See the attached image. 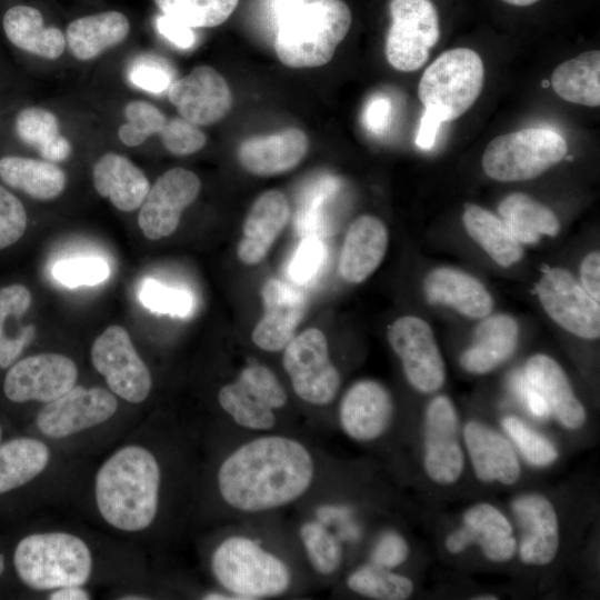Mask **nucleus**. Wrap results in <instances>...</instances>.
Listing matches in <instances>:
<instances>
[{"label":"nucleus","instance_id":"nucleus-6","mask_svg":"<svg viewBox=\"0 0 600 600\" xmlns=\"http://www.w3.org/2000/svg\"><path fill=\"white\" fill-rule=\"evenodd\" d=\"M218 403L244 436L284 430L279 412L288 403V393L277 374L262 363L242 367L233 381L219 389Z\"/></svg>","mask_w":600,"mask_h":600},{"label":"nucleus","instance_id":"nucleus-57","mask_svg":"<svg viewBox=\"0 0 600 600\" xmlns=\"http://www.w3.org/2000/svg\"><path fill=\"white\" fill-rule=\"evenodd\" d=\"M51 600H88L89 593L81 587H63L50 594Z\"/></svg>","mask_w":600,"mask_h":600},{"label":"nucleus","instance_id":"nucleus-8","mask_svg":"<svg viewBox=\"0 0 600 600\" xmlns=\"http://www.w3.org/2000/svg\"><path fill=\"white\" fill-rule=\"evenodd\" d=\"M483 79V62L476 51L450 49L424 70L418 96L424 107L439 109L450 121L471 108L481 92Z\"/></svg>","mask_w":600,"mask_h":600},{"label":"nucleus","instance_id":"nucleus-47","mask_svg":"<svg viewBox=\"0 0 600 600\" xmlns=\"http://www.w3.org/2000/svg\"><path fill=\"white\" fill-rule=\"evenodd\" d=\"M324 246L318 237H304L289 264L291 280L299 284L311 281L320 271L324 262Z\"/></svg>","mask_w":600,"mask_h":600},{"label":"nucleus","instance_id":"nucleus-26","mask_svg":"<svg viewBox=\"0 0 600 600\" xmlns=\"http://www.w3.org/2000/svg\"><path fill=\"white\" fill-rule=\"evenodd\" d=\"M309 147L306 133L288 128L274 134L252 137L238 149V160L243 169L256 176H274L297 167Z\"/></svg>","mask_w":600,"mask_h":600},{"label":"nucleus","instance_id":"nucleus-60","mask_svg":"<svg viewBox=\"0 0 600 600\" xmlns=\"http://www.w3.org/2000/svg\"><path fill=\"white\" fill-rule=\"evenodd\" d=\"M473 599H478V600H497L498 597L496 594H479L478 597H474Z\"/></svg>","mask_w":600,"mask_h":600},{"label":"nucleus","instance_id":"nucleus-56","mask_svg":"<svg viewBox=\"0 0 600 600\" xmlns=\"http://www.w3.org/2000/svg\"><path fill=\"white\" fill-rule=\"evenodd\" d=\"M581 286L597 301L600 300V253L587 254L580 267Z\"/></svg>","mask_w":600,"mask_h":600},{"label":"nucleus","instance_id":"nucleus-7","mask_svg":"<svg viewBox=\"0 0 600 600\" xmlns=\"http://www.w3.org/2000/svg\"><path fill=\"white\" fill-rule=\"evenodd\" d=\"M566 140L556 131L529 128L492 139L482 156V168L497 181L537 178L564 158Z\"/></svg>","mask_w":600,"mask_h":600},{"label":"nucleus","instance_id":"nucleus-62","mask_svg":"<svg viewBox=\"0 0 600 600\" xmlns=\"http://www.w3.org/2000/svg\"><path fill=\"white\" fill-rule=\"evenodd\" d=\"M1 438H2V430H1V427H0V444H1Z\"/></svg>","mask_w":600,"mask_h":600},{"label":"nucleus","instance_id":"nucleus-59","mask_svg":"<svg viewBox=\"0 0 600 600\" xmlns=\"http://www.w3.org/2000/svg\"><path fill=\"white\" fill-rule=\"evenodd\" d=\"M501 1L511 6H516V7H528V6L537 3L540 0H501Z\"/></svg>","mask_w":600,"mask_h":600},{"label":"nucleus","instance_id":"nucleus-36","mask_svg":"<svg viewBox=\"0 0 600 600\" xmlns=\"http://www.w3.org/2000/svg\"><path fill=\"white\" fill-rule=\"evenodd\" d=\"M551 86L568 102L599 107L600 51H586L559 64L551 76Z\"/></svg>","mask_w":600,"mask_h":600},{"label":"nucleus","instance_id":"nucleus-27","mask_svg":"<svg viewBox=\"0 0 600 600\" xmlns=\"http://www.w3.org/2000/svg\"><path fill=\"white\" fill-rule=\"evenodd\" d=\"M388 230L377 217L364 214L349 227L342 244L339 271L351 283L364 281L380 266L388 248Z\"/></svg>","mask_w":600,"mask_h":600},{"label":"nucleus","instance_id":"nucleus-37","mask_svg":"<svg viewBox=\"0 0 600 600\" xmlns=\"http://www.w3.org/2000/svg\"><path fill=\"white\" fill-rule=\"evenodd\" d=\"M469 236L501 267H510L523 254L521 243L503 221L477 204H467L462 216Z\"/></svg>","mask_w":600,"mask_h":600},{"label":"nucleus","instance_id":"nucleus-17","mask_svg":"<svg viewBox=\"0 0 600 600\" xmlns=\"http://www.w3.org/2000/svg\"><path fill=\"white\" fill-rule=\"evenodd\" d=\"M200 189L198 176L184 168H172L161 174L140 207L138 224L143 236L159 240L172 234L182 211L196 200Z\"/></svg>","mask_w":600,"mask_h":600},{"label":"nucleus","instance_id":"nucleus-18","mask_svg":"<svg viewBox=\"0 0 600 600\" xmlns=\"http://www.w3.org/2000/svg\"><path fill=\"white\" fill-rule=\"evenodd\" d=\"M478 546L491 562L506 563L517 554V538L507 516L494 504L478 502L462 514V524L444 540L450 554H460L471 546Z\"/></svg>","mask_w":600,"mask_h":600},{"label":"nucleus","instance_id":"nucleus-38","mask_svg":"<svg viewBox=\"0 0 600 600\" xmlns=\"http://www.w3.org/2000/svg\"><path fill=\"white\" fill-rule=\"evenodd\" d=\"M48 447L32 438H17L0 444V494L19 488L47 467Z\"/></svg>","mask_w":600,"mask_h":600},{"label":"nucleus","instance_id":"nucleus-49","mask_svg":"<svg viewBox=\"0 0 600 600\" xmlns=\"http://www.w3.org/2000/svg\"><path fill=\"white\" fill-rule=\"evenodd\" d=\"M410 556V546L402 533L394 529L380 532L369 552L370 562L397 570Z\"/></svg>","mask_w":600,"mask_h":600},{"label":"nucleus","instance_id":"nucleus-1","mask_svg":"<svg viewBox=\"0 0 600 600\" xmlns=\"http://www.w3.org/2000/svg\"><path fill=\"white\" fill-rule=\"evenodd\" d=\"M327 461L288 430L240 437L216 472L217 493L237 521L271 516L309 499L323 483Z\"/></svg>","mask_w":600,"mask_h":600},{"label":"nucleus","instance_id":"nucleus-44","mask_svg":"<svg viewBox=\"0 0 600 600\" xmlns=\"http://www.w3.org/2000/svg\"><path fill=\"white\" fill-rule=\"evenodd\" d=\"M139 300L149 310L170 316L187 317L192 310V297L182 289L170 288L146 279L139 289Z\"/></svg>","mask_w":600,"mask_h":600},{"label":"nucleus","instance_id":"nucleus-5","mask_svg":"<svg viewBox=\"0 0 600 600\" xmlns=\"http://www.w3.org/2000/svg\"><path fill=\"white\" fill-rule=\"evenodd\" d=\"M13 562L19 578L38 590L81 587L92 569L84 541L64 532L23 538L16 548Z\"/></svg>","mask_w":600,"mask_h":600},{"label":"nucleus","instance_id":"nucleus-46","mask_svg":"<svg viewBox=\"0 0 600 600\" xmlns=\"http://www.w3.org/2000/svg\"><path fill=\"white\" fill-rule=\"evenodd\" d=\"M160 136L166 149L176 156L194 153L207 142L206 133L183 118L167 120Z\"/></svg>","mask_w":600,"mask_h":600},{"label":"nucleus","instance_id":"nucleus-61","mask_svg":"<svg viewBox=\"0 0 600 600\" xmlns=\"http://www.w3.org/2000/svg\"><path fill=\"white\" fill-rule=\"evenodd\" d=\"M3 570H4V559L2 554H0V576L3 572Z\"/></svg>","mask_w":600,"mask_h":600},{"label":"nucleus","instance_id":"nucleus-13","mask_svg":"<svg viewBox=\"0 0 600 600\" xmlns=\"http://www.w3.org/2000/svg\"><path fill=\"white\" fill-rule=\"evenodd\" d=\"M91 361L106 378L109 389L120 398L140 403L149 396L152 386L150 371L124 328L108 327L91 347Z\"/></svg>","mask_w":600,"mask_h":600},{"label":"nucleus","instance_id":"nucleus-14","mask_svg":"<svg viewBox=\"0 0 600 600\" xmlns=\"http://www.w3.org/2000/svg\"><path fill=\"white\" fill-rule=\"evenodd\" d=\"M537 291L544 311L560 327L583 339L599 338V301L568 270H547Z\"/></svg>","mask_w":600,"mask_h":600},{"label":"nucleus","instance_id":"nucleus-29","mask_svg":"<svg viewBox=\"0 0 600 600\" xmlns=\"http://www.w3.org/2000/svg\"><path fill=\"white\" fill-rule=\"evenodd\" d=\"M424 292L431 303L450 306L469 318H484L493 307L491 294L479 280L453 268H437L429 272Z\"/></svg>","mask_w":600,"mask_h":600},{"label":"nucleus","instance_id":"nucleus-19","mask_svg":"<svg viewBox=\"0 0 600 600\" xmlns=\"http://www.w3.org/2000/svg\"><path fill=\"white\" fill-rule=\"evenodd\" d=\"M118 409L116 397L107 389L73 387L47 402L36 422L50 438H64L110 419Z\"/></svg>","mask_w":600,"mask_h":600},{"label":"nucleus","instance_id":"nucleus-3","mask_svg":"<svg viewBox=\"0 0 600 600\" xmlns=\"http://www.w3.org/2000/svg\"><path fill=\"white\" fill-rule=\"evenodd\" d=\"M161 470L154 456L139 446L113 453L96 477V501L102 518L122 531L148 528L158 512Z\"/></svg>","mask_w":600,"mask_h":600},{"label":"nucleus","instance_id":"nucleus-51","mask_svg":"<svg viewBox=\"0 0 600 600\" xmlns=\"http://www.w3.org/2000/svg\"><path fill=\"white\" fill-rule=\"evenodd\" d=\"M31 304V293L22 284L14 283L0 289V338L7 331L9 319L23 317Z\"/></svg>","mask_w":600,"mask_h":600},{"label":"nucleus","instance_id":"nucleus-32","mask_svg":"<svg viewBox=\"0 0 600 600\" xmlns=\"http://www.w3.org/2000/svg\"><path fill=\"white\" fill-rule=\"evenodd\" d=\"M130 22L120 11H103L71 21L66 30L70 52L80 61L96 59L128 37Z\"/></svg>","mask_w":600,"mask_h":600},{"label":"nucleus","instance_id":"nucleus-21","mask_svg":"<svg viewBox=\"0 0 600 600\" xmlns=\"http://www.w3.org/2000/svg\"><path fill=\"white\" fill-rule=\"evenodd\" d=\"M168 99L181 118L196 126L220 121L230 110L232 96L226 79L212 67L199 66L168 88Z\"/></svg>","mask_w":600,"mask_h":600},{"label":"nucleus","instance_id":"nucleus-35","mask_svg":"<svg viewBox=\"0 0 600 600\" xmlns=\"http://www.w3.org/2000/svg\"><path fill=\"white\" fill-rule=\"evenodd\" d=\"M500 219L520 243H536L542 236H557L560 222L554 212L528 194L516 192L499 204Z\"/></svg>","mask_w":600,"mask_h":600},{"label":"nucleus","instance_id":"nucleus-10","mask_svg":"<svg viewBox=\"0 0 600 600\" xmlns=\"http://www.w3.org/2000/svg\"><path fill=\"white\" fill-rule=\"evenodd\" d=\"M386 40L388 62L409 72L421 68L440 36L439 17L430 0H391Z\"/></svg>","mask_w":600,"mask_h":600},{"label":"nucleus","instance_id":"nucleus-4","mask_svg":"<svg viewBox=\"0 0 600 600\" xmlns=\"http://www.w3.org/2000/svg\"><path fill=\"white\" fill-rule=\"evenodd\" d=\"M351 21V11L342 0L303 2L277 23L276 53L291 68L323 66L332 59Z\"/></svg>","mask_w":600,"mask_h":600},{"label":"nucleus","instance_id":"nucleus-28","mask_svg":"<svg viewBox=\"0 0 600 600\" xmlns=\"http://www.w3.org/2000/svg\"><path fill=\"white\" fill-rule=\"evenodd\" d=\"M92 180L97 192L124 212L140 208L150 190L149 180L141 169L116 152H107L97 160Z\"/></svg>","mask_w":600,"mask_h":600},{"label":"nucleus","instance_id":"nucleus-20","mask_svg":"<svg viewBox=\"0 0 600 600\" xmlns=\"http://www.w3.org/2000/svg\"><path fill=\"white\" fill-rule=\"evenodd\" d=\"M520 530L517 554L530 567H546L557 557L560 524L552 502L543 494L527 492L511 503Z\"/></svg>","mask_w":600,"mask_h":600},{"label":"nucleus","instance_id":"nucleus-45","mask_svg":"<svg viewBox=\"0 0 600 600\" xmlns=\"http://www.w3.org/2000/svg\"><path fill=\"white\" fill-rule=\"evenodd\" d=\"M109 274L108 263L103 259L94 257L63 260L52 268V276L56 280L69 288L98 284L107 280Z\"/></svg>","mask_w":600,"mask_h":600},{"label":"nucleus","instance_id":"nucleus-55","mask_svg":"<svg viewBox=\"0 0 600 600\" xmlns=\"http://www.w3.org/2000/svg\"><path fill=\"white\" fill-rule=\"evenodd\" d=\"M424 108L426 110L420 121L416 143L419 148L429 150L434 143L441 122L447 120L446 116L439 109L431 106Z\"/></svg>","mask_w":600,"mask_h":600},{"label":"nucleus","instance_id":"nucleus-58","mask_svg":"<svg viewBox=\"0 0 600 600\" xmlns=\"http://www.w3.org/2000/svg\"><path fill=\"white\" fill-rule=\"evenodd\" d=\"M303 2V0H277L274 6L277 23L300 7Z\"/></svg>","mask_w":600,"mask_h":600},{"label":"nucleus","instance_id":"nucleus-42","mask_svg":"<svg viewBox=\"0 0 600 600\" xmlns=\"http://www.w3.org/2000/svg\"><path fill=\"white\" fill-rule=\"evenodd\" d=\"M127 122L118 130L120 141L128 147L140 146L154 133L162 131L167 118L153 104L143 100L128 102L123 109Z\"/></svg>","mask_w":600,"mask_h":600},{"label":"nucleus","instance_id":"nucleus-16","mask_svg":"<svg viewBox=\"0 0 600 600\" xmlns=\"http://www.w3.org/2000/svg\"><path fill=\"white\" fill-rule=\"evenodd\" d=\"M78 369L68 357L41 353L14 363L3 381L6 397L13 402H50L76 386Z\"/></svg>","mask_w":600,"mask_h":600},{"label":"nucleus","instance_id":"nucleus-11","mask_svg":"<svg viewBox=\"0 0 600 600\" xmlns=\"http://www.w3.org/2000/svg\"><path fill=\"white\" fill-rule=\"evenodd\" d=\"M422 466L428 478L439 486H451L462 476L464 448L460 419L453 401L444 394L426 407L422 426Z\"/></svg>","mask_w":600,"mask_h":600},{"label":"nucleus","instance_id":"nucleus-22","mask_svg":"<svg viewBox=\"0 0 600 600\" xmlns=\"http://www.w3.org/2000/svg\"><path fill=\"white\" fill-rule=\"evenodd\" d=\"M461 434L464 451L479 481L501 486L518 482L521 463L504 433L483 421L469 420L461 428Z\"/></svg>","mask_w":600,"mask_h":600},{"label":"nucleus","instance_id":"nucleus-15","mask_svg":"<svg viewBox=\"0 0 600 600\" xmlns=\"http://www.w3.org/2000/svg\"><path fill=\"white\" fill-rule=\"evenodd\" d=\"M393 417L394 402L390 391L373 379L353 382L340 399L337 412L342 433L361 444L381 439L391 428Z\"/></svg>","mask_w":600,"mask_h":600},{"label":"nucleus","instance_id":"nucleus-50","mask_svg":"<svg viewBox=\"0 0 600 600\" xmlns=\"http://www.w3.org/2000/svg\"><path fill=\"white\" fill-rule=\"evenodd\" d=\"M129 79L134 86L152 93L163 92L173 82L170 67L154 57L138 59L129 70Z\"/></svg>","mask_w":600,"mask_h":600},{"label":"nucleus","instance_id":"nucleus-24","mask_svg":"<svg viewBox=\"0 0 600 600\" xmlns=\"http://www.w3.org/2000/svg\"><path fill=\"white\" fill-rule=\"evenodd\" d=\"M523 374L544 399L550 414L563 428L578 430L586 423V408L576 396L567 373L553 358L543 353L530 357Z\"/></svg>","mask_w":600,"mask_h":600},{"label":"nucleus","instance_id":"nucleus-12","mask_svg":"<svg viewBox=\"0 0 600 600\" xmlns=\"http://www.w3.org/2000/svg\"><path fill=\"white\" fill-rule=\"evenodd\" d=\"M388 341L413 389L432 393L443 386L444 361L432 329L424 320L414 316L398 318L388 327Z\"/></svg>","mask_w":600,"mask_h":600},{"label":"nucleus","instance_id":"nucleus-39","mask_svg":"<svg viewBox=\"0 0 600 600\" xmlns=\"http://www.w3.org/2000/svg\"><path fill=\"white\" fill-rule=\"evenodd\" d=\"M344 582L352 593L373 600H406L414 591L409 577L370 561L353 568Z\"/></svg>","mask_w":600,"mask_h":600},{"label":"nucleus","instance_id":"nucleus-2","mask_svg":"<svg viewBox=\"0 0 600 600\" xmlns=\"http://www.w3.org/2000/svg\"><path fill=\"white\" fill-rule=\"evenodd\" d=\"M210 570L219 588L236 600L282 598L300 587L298 561L267 533L251 528L236 527L217 543Z\"/></svg>","mask_w":600,"mask_h":600},{"label":"nucleus","instance_id":"nucleus-52","mask_svg":"<svg viewBox=\"0 0 600 600\" xmlns=\"http://www.w3.org/2000/svg\"><path fill=\"white\" fill-rule=\"evenodd\" d=\"M512 382L517 394L533 417L537 419H547L551 416L547 402L529 383L524 374H516Z\"/></svg>","mask_w":600,"mask_h":600},{"label":"nucleus","instance_id":"nucleus-33","mask_svg":"<svg viewBox=\"0 0 600 600\" xmlns=\"http://www.w3.org/2000/svg\"><path fill=\"white\" fill-rule=\"evenodd\" d=\"M1 180L37 200H52L66 188L64 171L47 160L8 156L0 159Z\"/></svg>","mask_w":600,"mask_h":600},{"label":"nucleus","instance_id":"nucleus-48","mask_svg":"<svg viewBox=\"0 0 600 600\" xmlns=\"http://www.w3.org/2000/svg\"><path fill=\"white\" fill-rule=\"evenodd\" d=\"M27 222L22 202L0 186V250L16 243L23 236Z\"/></svg>","mask_w":600,"mask_h":600},{"label":"nucleus","instance_id":"nucleus-25","mask_svg":"<svg viewBox=\"0 0 600 600\" xmlns=\"http://www.w3.org/2000/svg\"><path fill=\"white\" fill-rule=\"evenodd\" d=\"M290 218L287 197L279 190L261 193L252 203L242 228L238 257L244 264L259 263L269 252Z\"/></svg>","mask_w":600,"mask_h":600},{"label":"nucleus","instance_id":"nucleus-34","mask_svg":"<svg viewBox=\"0 0 600 600\" xmlns=\"http://www.w3.org/2000/svg\"><path fill=\"white\" fill-rule=\"evenodd\" d=\"M296 539L308 569L317 578H333L344 562V543L321 521L306 516L296 528Z\"/></svg>","mask_w":600,"mask_h":600},{"label":"nucleus","instance_id":"nucleus-31","mask_svg":"<svg viewBox=\"0 0 600 600\" xmlns=\"http://www.w3.org/2000/svg\"><path fill=\"white\" fill-rule=\"evenodd\" d=\"M8 40L17 48L44 59H58L66 49V36L47 27L40 10L28 4L10 7L2 17Z\"/></svg>","mask_w":600,"mask_h":600},{"label":"nucleus","instance_id":"nucleus-53","mask_svg":"<svg viewBox=\"0 0 600 600\" xmlns=\"http://www.w3.org/2000/svg\"><path fill=\"white\" fill-rule=\"evenodd\" d=\"M390 116L391 103L389 99L377 97L367 104L363 112V123L372 133L381 134L389 126Z\"/></svg>","mask_w":600,"mask_h":600},{"label":"nucleus","instance_id":"nucleus-43","mask_svg":"<svg viewBox=\"0 0 600 600\" xmlns=\"http://www.w3.org/2000/svg\"><path fill=\"white\" fill-rule=\"evenodd\" d=\"M18 138L40 153L60 134L56 114L41 107H28L19 111L14 119Z\"/></svg>","mask_w":600,"mask_h":600},{"label":"nucleus","instance_id":"nucleus-41","mask_svg":"<svg viewBox=\"0 0 600 600\" xmlns=\"http://www.w3.org/2000/svg\"><path fill=\"white\" fill-rule=\"evenodd\" d=\"M504 434L522 458L532 467L546 468L559 457L556 444L519 417L508 414L501 420Z\"/></svg>","mask_w":600,"mask_h":600},{"label":"nucleus","instance_id":"nucleus-54","mask_svg":"<svg viewBox=\"0 0 600 600\" xmlns=\"http://www.w3.org/2000/svg\"><path fill=\"white\" fill-rule=\"evenodd\" d=\"M157 28L164 38L178 48L189 49L194 43L196 37L192 28L166 14L158 18Z\"/></svg>","mask_w":600,"mask_h":600},{"label":"nucleus","instance_id":"nucleus-40","mask_svg":"<svg viewBox=\"0 0 600 600\" xmlns=\"http://www.w3.org/2000/svg\"><path fill=\"white\" fill-rule=\"evenodd\" d=\"M163 14L190 28H212L223 23L239 0H154Z\"/></svg>","mask_w":600,"mask_h":600},{"label":"nucleus","instance_id":"nucleus-9","mask_svg":"<svg viewBox=\"0 0 600 600\" xmlns=\"http://www.w3.org/2000/svg\"><path fill=\"white\" fill-rule=\"evenodd\" d=\"M282 366L301 401L324 407L337 397L341 376L321 330L309 328L294 336L283 349Z\"/></svg>","mask_w":600,"mask_h":600},{"label":"nucleus","instance_id":"nucleus-30","mask_svg":"<svg viewBox=\"0 0 600 600\" xmlns=\"http://www.w3.org/2000/svg\"><path fill=\"white\" fill-rule=\"evenodd\" d=\"M517 341L518 324L511 316L486 318L478 326L472 344L462 352L461 367L470 373H488L513 353Z\"/></svg>","mask_w":600,"mask_h":600},{"label":"nucleus","instance_id":"nucleus-23","mask_svg":"<svg viewBox=\"0 0 600 600\" xmlns=\"http://www.w3.org/2000/svg\"><path fill=\"white\" fill-rule=\"evenodd\" d=\"M264 313L252 330L253 343L264 351L286 348L306 310L303 294L289 283L269 279L261 289Z\"/></svg>","mask_w":600,"mask_h":600}]
</instances>
